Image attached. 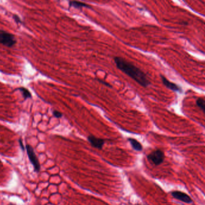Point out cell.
Here are the masks:
<instances>
[{
	"instance_id": "7c38bea8",
	"label": "cell",
	"mask_w": 205,
	"mask_h": 205,
	"mask_svg": "<svg viewBox=\"0 0 205 205\" xmlns=\"http://www.w3.org/2000/svg\"><path fill=\"white\" fill-rule=\"evenodd\" d=\"M53 114H54V116L56 118H60L63 116L62 114L60 112L58 111H54Z\"/></svg>"
},
{
	"instance_id": "8fae6325",
	"label": "cell",
	"mask_w": 205,
	"mask_h": 205,
	"mask_svg": "<svg viewBox=\"0 0 205 205\" xmlns=\"http://www.w3.org/2000/svg\"><path fill=\"white\" fill-rule=\"evenodd\" d=\"M19 90L22 93V96H23V97H24V98L25 99H27L28 98L31 97V94L30 93V92L27 88H25L24 87H20L19 88Z\"/></svg>"
},
{
	"instance_id": "6da1fadb",
	"label": "cell",
	"mask_w": 205,
	"mask_h": 205,
	"mask_svg": "<svg viewBox=\"0 0 205 205\" xmlns=\"http://www.w3.org/2000/svg\"><path fill=\"white\" fill-rule=\"evenodd\" d=\"M114 61L119 70L131 77L141 86L147 87L150 85L151 83L147 75L141 69L131 62L120 57H115Z\"/></svg>"
},
{
	"instance_id": "52a82bcc",
	"label": "cell",
	"mask_w": 205,
	"mask_h": 205,
	"mask_svg": "<svg viewBox=\"0 0 205 205\" xmlns=\"http://www.w3.org/2000/svg\"><path fill=\"white\" fill-rule=\"evenodd\" d=\"M88 141L93 147L99 149H102L104 144V140L103 139L97 138L93 135H89L88 137Z\"/></svg>"
},
{
	"instance_id": "4fadbf2b",
	"label": "cell",
	"mask_w": 205,
	"mask_h": 205,
	"mask_svg": "<svg viewBox=\"0 0 205 205\" xmlns=\"http://www.w3.org/2000/svg\"><path fill=\"white\" fill-rule=\"evenodd\" d=\"M13 19L15 20V21L17 24H19V23H21V20L20 18H19L18 15H14L13 16Z\"/></svg>"
},
{
	"instance_id": "5b68a950",
	"label": "cell",
	"mask_w": 205,
	"mask_h": 205,
	"mask_svg": "<svg viewBox=\"0 0 205 205\" xmlns=\"http://www.w3.org/2000/svg\"><path fill=\"white\" fill-rule=\"evenodd\" d=\"M161 78L162 80V84L168 89L175 91V92H179V93H182V88L180 87L179 85L170 82L168 79H167L164 76L161 75Z\"/></svg>"
},
{
	"instance_id": "2e32d148",
	"label": "cell",
	"mask_w": 205,
	"mask_h": 205,
	"mask_svg": "<svg viewBox=\"0 0 205 205\" xmlns=\"http://www.w3.org/2000/svg\"><path fill=\"white\" fill-rule=\"evenodd\" d=\"M136 205H143V204H136Z\"/></svg>"
},
{
	"instance_id": "8992f818",
	"label": "cell",
	"mask_w": 205,
	"mask_h": 205,
	"mask_svg": "<svg viewBox=\"0 0 205 205\" xmlns=\"http://www.w3.org/2000/svg\"><path fill=\"white\" fill-rule=\"evenodd\" d=\"M171 195L174 198L186 203H191L192 202V199L188 195L180 191H173L171 192Z\"/></svg>"
},
{
	"instance_id": "30bf717a",
	"label": "cell",
	"mask_w": 205,
	"mask_h": 205,
	"mask_svg": "<svg viewBox=\"0 0 205 205\" xmlns=\"http://www.w3.org/2000/svg\"><path fill=\"white\" fill-rule=\"evenodd\" d=\"M197 105L201 110V111L204 113V107H205V101L204 99L202 97H199L196 100Z\"/></svg>"
},
{
	"instance_id": "5bb4252c",
	"label": "cell",
	"mask_w": 205,
	"mask_h": 205,
	"mask_svg": "<svg viewBox=\"0 0 205 205\" xmlns=\"http://www.w3.org/2000/svg\"><path fill=\"white\" fill-rule=\"evenodd\" d=\"M97 81H99V82H100V83H101V84H104V85H105V86H107V87H112V86L109 84V83H108V82H106L105 81H102V80H101V79H97Z\"/></svg>"
},
{
	"instance_id": "277c9868",
	"label": "cell",
	"mask_w": 205,
	"mask_h": 205,
	"mask_svg": "<svg viewBox=\"0 0 205 205\" xmlns=\"http://www.w3.org/2000/svg\"><path fill=\"white\" fill-rule=\"evenodd\" d=\"M26 149H27V152L28 158L30 160V162L34 166V171L36 172H39L40 170V163L38 160V158L36 156V153L34 151L33 148L31 146L27 144L26 146Z\"/></svg>"
},
{
	"instance_id": "9a60e30c",
	"label": "cell",
	"mask_w": 205,
	"mask_h": 205,
	"mask_svg": "<svg viewBox=\"0 0 205 205\" xmlns=\"http://www.w3.org/2000/svg\"><path fill=\"white\" fill-rule=\"evenodd\" d=\"M19 144H20V146H21V149L24 150L25 149V147H24V145H23V143H22V141L21 140H19Z\"/></svg>"
},
{
	"instance_id": "3957f363",
	"label": "cell",
	"mask_w": 205,
	"mask_h": 205,
	"mask_svg": "<svg viewBox=\"0 0 205 205\" xmlns=\"http://www.w3.org/2000/svg\"><path fill=\"white\" fill-rule=\"evenodd\" d=\"M147 158L149 159V161H150L153 164L158 165L162 163L165 156L164 152L162 150L157 149L152 152L149 155H147Z\"/></svg>"
},
{
	"instance_id": "7a4b0ae2",
	"label": "cell",
	"mask_w": 205,
	"mask_h": 205,
	"mask_svg": "<svg viewBox=\"0 0 205 205\" xmlns=\"http://www.w3.org/2000/svg\"><path fill=\"white\" fill-rule=\"evenodd\" d=\"M16 43V40L14 35L0 30V43L7 47H12Z\"/></svg>"
},
{
	"instance_id": "ba28073f",
	"label": "cell",
	"mask_w": 205,
	"mask_h": 205,
	"mask_svg": "<svg viewBox=\"0 0 205 205\" xmlns=\"http://www.w3.org/2000/svg\"><path fill=\"white\" fill-rule=\"evenodd\" d=\"M69 6L70 7H73L74 8L76 9H81L82 8H88L90 9L91 8V6L82 3V2H79V1H70L69 2Z\"/></svg>"
},
{
	"instance_id": "9c48e42d",
	"label": "cell",
	"mask_w": 205,
	"mask_h": 205,
	"mask_svg": "<svg viewBox=\"0 0 205 205\" xmlns=\"http://www.w3.org/2000/svg\"><path fill=\"white\" fill-rule=\"evenodd\" d=\"M129 142L131 143L132 148L136 150V151H141L143 149V147L140 142H138L135 139H134L132 138H129L128 139Z\"/></svg>"
}]
</instances>
